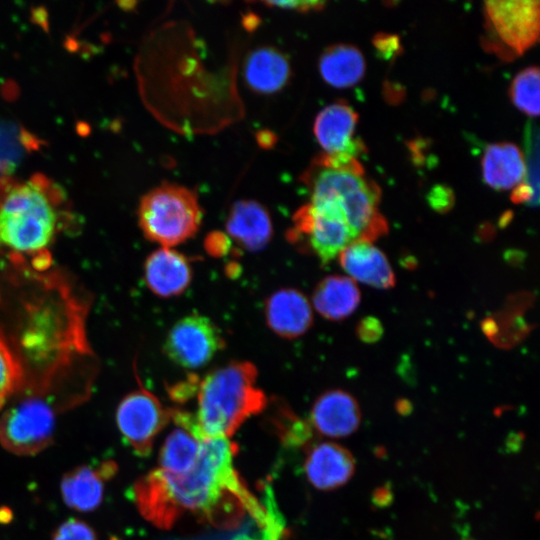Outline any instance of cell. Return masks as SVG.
<instances>
[{"label":"cell","instance_id":"obj_1","mask_svg":"<svg viewBox=\"0 0 540 540\" xmlns=\"http://www.w3.org/2000/svg\"><path fill=\"white\" fill-rule=\"evenodd\" d=\"M0 330L24 374L21 391L51 392L92 383L85 331L88 303L69 277L5 262Z\"/></svg>","mask_w":540,"mask_h":540},{"label":"cell","instance_id":"obj_2","mask_svg":"<svg viewBox=\"0 0 540 540\" xmlns=\"http://www.w3.org/2000/svg\"><path fill=\"white\" fill-rule=\"evenodd\" d=\"M237 447L229 438L202 440L194 467L173 474L158 468L138 479L132 498L140 514L160 529L192 515L210 525L233 530L265 506L233 466Z\"/></svg>","mask_w":540,"mask_h":540},{"label":"cell","instance_id":"obj_3","mask_svg":"<svg viewBox=\"0 0 540 540\" xmlns=\"http://www.w3.org/2000/svg\"><path fill=\"white\" fill-rule=\"evenodd\" d=\"M74 224L61 188L43 175L0 178V258L35 271L52 268V247Z\"/></svg>","mask_w":540,"mask_h":540},{"label":"cell","instance_id":"obj_4","mask_svg":"<svg viewBox=\"0 0 540 540\" xmlns=\"http://www.w3.org/2000/svg\"><path fill=\"white\" fill-rule=\"evenodd\" d=\"M258 372L248 361H231L199 380L196 411L171 408V420L200 440L229 438L251 416L268 406L257 386Z\"/></svg>","mask_w":540,"mask_h":540},{"label":"cell","instance_id":"obj_5","mask_svg":"<svg viewBox=\"0 0 540 540\" xmlns=\"http://www.w3.org/2000/svg\"><path fill=\"white\" fill-rule=\"evenodd\" d=\"M310 192V201L336 204L355 236L372 243L388 232V223L378 210L380 188L365 172H356L328 164L317 155L301 175Z\"/></svg>","mask_w":540,"mask_h":540},{"label":"cell","instance_id":"obj_6","mask_svg":"<svg viewBox=\"0 0 540 540\" xmlns=\"http://www.w3.org/2000/svg\"><path fill=\"white\" fill-rule=\"evenodd\" d=\"M69 408L60 395L19 391L2 410L0 444L20 456L41 452L54 440L57 417Z\"/></svg>","mask_w":540,"mask_h":540},{"label":"cell","instance_id":"obj_7","mask_svg":"<svg viewBox=\"0 0 540 540\" xmlns=\"http://www.w3.org/2000/svg\"><path fill=\"white\" fill-rule=\"evenodd\" d=\"M202 216L195 192L173 183H163L147 192L138 208L139 226L144 236L165 248L193 237Z\"/></svg>","mask_w":540,"mask_h":540},{"label":"cell","instance_id":"obj_8","mask_svg":"<svg viewBox=\"0 0 540 540\" xmlns=\"http://www.w3.org/2000/svg\"><path fill=\"white\" fill-rule=\"evenodd\" d=\"M486 47L506 60L523 54L539 37L538 1H486Z\"/></svg>","mask_w":540,"mask_h":540},{"label":"cell","instance_id":"obj_9","mask_svg":"<svg viewBox=\"0 0 540 540\" xmlns=\"http://www.w3.org/2000/svg\"><path fill=\"white\" fill-rule=\"evenodd\" d=\"M292 222L289 240L307 248L323 264L329 263L356 239L341 216L310 202L294 213Z\"/></svg>","mask_w":540,"mask_h":540},{"label":"cell","instance_id":"obj_10","mask_svg":"<svg viewBox=\"0 0 540 540\" xmlns=\"http://www.w3.org/2000/svg\"><path fill=\"white\" fill-rule=\"evenodd\" d=\"M171 421V408L142 385L118 404L116 424L126 443L139 456H147L156 436Z\"/></svg>","mask_w":540,"mask_h":540},{"label":"cell","instance_id":"obj_11","mask_svg":"<svg viewBox=\"0 0 540 540\" xmlns=\"http://www.w3.org/2000/svg\"><path fill=\"white\" fill-rule=\"evenodd\" d=\"M225 347L219 327L208 317L192 313L179 319L164 340L165 355L185 369L206 366Z\"/></svg>","mask_w":540,"mask_h":540},{"label":"cell","instance_id":"obj_12","mask_svg":"<svg viewBox=\"0 0 540 540\" xmlns=\"http://www.w3.org/2000/svg\"><path fill=\"white\" fill-rule=\"evenodd\" d=\"M308 421L317 434L329 438L346 437L358 429L361 410L349 392L331 389L315 400Z\"/></svg>","mask_w":540,"mask_h":540},{"label":"cell","instance_id":"obj_13","mask_svg":"<svg viewBox=\"0 0 540 540\" xmlns=\"http://www.w3.org/2000/svg\"><path fill=\"white\" fill-rule=\"evenodd\" d=\"M117 472V464L106 460L96 466L80 465L65 473L60 492L64 503L78 512H91L103 501L105 484Z\"/></svg>","mask_w":540,"mask_h":540},{"label":"cell","instance_id":"obj_14","mask_svg":"<svg viewBox=\"0 0 540 540\" xmlns=\"http://www.w3.org/2000/svg\"><path fill=\"white\" fill-rule=\"evenodd\" d=\"M357 122V112L343 101L322 109L314 122V134L324 153H346L357 158L364 152V143L353 138Z\"/></svg>","mask_w":540,"mask_h":540},{"label":"cell","instance_id":"obj_15","mask_svg":"<svg viewBox=\"0 0 540 540\" xmlns=\"http://www.w3.org/2000/svg\"><path fill=\"white\" fill-rule=\"evenodd\" d=\"M305 451L304 472L308 481L317 489L327 491L339 488L355 472L353 455L337 443H312Z\"/></svg>","mask_w":540,"mask_h":540},{"label":"cell","instance_id":"obj_16","mask_svg":"<svg viewBox=\"0 0 540 540\" xmlns=\"http://www.w3.org/2000/svg\"><path fill=\"white\" fill-rule=\"evenodd\" d=\"M268 327L278 336L297 338L308 331L313 322L309 300L297 289L283 288L269 296L265 304Z\"/></svg>","mask_w":540,"mask_h":540},{"label":"cell","instance_id":"obj_17","mask_svg":"<svg viewBox=\"0 0 540 540\" xmlns=\"http://www.w3.org/2000/svg\"><path fill=\"white\" fill-rule=\"evenodd\" d=\"M147 287L157 296L168 298L182 294L192 280L188 258L172 248L160 247L144 263Z\"/></svg>","mask_w":540,"mask_h":540},{"label":"cell","instance_id":"obj_18","mask_svg":"<svg viewBox=\"0 0 540 540\" xmlns=\"http://www.w3.org/2000/svg\"><path fill=\"white\" fill-rule=\"evenodd\" d=\"M338 256L351 279L379 289L395 286L394 271L386 255L372 243L354 240Z\"/></svg>","mask_w":540,"mask_h":540},{"label":"cell","instance_id":"obj_19","mask_svg":"<svg viewBox=\"0 0 540 540\" xmlns=\"http://www.w3.org/2000/svg\"><path fill=\"white\" fill-rule=\"evenodd\" d=\"M226 229L230 238L250 252L264 248L273 232L268 211L253 200L234 203L227 218Z\"/></svg>","mask_w":540,"mask_h":540},{"label":"cell","instance_id":"obj_20","mask_svg":"<svg viewBox=\"0 0 540 540\" xmlns=\"http://www.w3.org/2000/svg\"><path fill=\"white\" fill-rule=\"evenodd\" d=\"M361 294L355 281L342 275H329L315 287L312 303L324 318L340 321L359 306Z\"/></svg>","mask_w":540,"mask_h":540},{"label":"cell","instance_id":"obj_21","mask_svg":"<svg viewBox=\"0 0 540 540\" xmlns=\"http://www.w3.org/2000/svg\"><path fill=\"white\" fill-rule=\"evenodd\" d=\"M483 178L496 190L516 187L525 177L524 157L512 143L488 145L482 158Z\"/></svg>","mask_w":540,"mask_h":540},{"label":"cell","instance_id":"obj_22","mask_svg":"<svg viewBox=\"0 0 540 540\" xmlns=\"http://www.w3.org/2000/svg\"><path fill=\"white\" fill-rule=\"evenodd\" d=\"M245 79L248 85L261 93H272L281 89L290 75L286 57L274 48H259L247 58Z\"/></svg>","mask_w":540,"mask_h":540},{"label":"cell","instance_id":"obj_23","mask_svg":"<svg viewBox=\"0 0 540 540\" xmlns=\"http://www.w3.org/2000/svg\"><path fill=\"white\" fill-rule=\"evenodd\" d=\"M319 70L323 79L331 86L348 88L363 78L365 60L357 47L350 44H335L321 55Z\"/></svg>","mask_w":540,"mask_h":540},{"label":"cell","instance_id":"obj_24","mask_svg":"<svg viewBox=\"0 0 540 540\" xmlns=\"http://www.w3.org/2000/svg\"><path fill=\"white\" fill-rule=\"evenodd\" d=\"M202 440L177 426L165 439L158 458V469L181 474L190 471L201 452Z\"/></svg>","mask_w":540,"mask_h":540},{"label":"cell","instance_id":"obj_25","mask_svg":"<svg viewBox=\"0 0 540 540\" xmlns=\"http://www.w3.org/2000/svg\"><path fill=\"white\" fill-rule=\"evenodd\" d=\"M270 490V489H269ZM268 490L265 508L255 514H249L241 528L233 529V534L221 540H280L284 535V521Z\"/></svg>","mask_w":540,"mask_h":540},{"label":"cell","instance_id":"obj_26","mask_svg":"<svg viewBox=\"0 0 540 540\" xmlns=\"http://www.w3.org/2000/svg\"><path fill=\"white\" fill-rule=\"evenodd\" d=\"M271 423L285 444L307 448L313 443L314 430L309 421L299 418L281 402H274Z\"/></svg>","mask_w":540,"mask_h":540},{"label":"cell","instance_id":"obj_27","mask_svg":"<svg viewBox=\"0 0 540 540\" xmlns=\"http://www.w3.org/2000/svg\"><path fill=\"white\" fill-rule=\"evenodd\" d=\"M539 69L530 66L520 71L513 79L509 94L514 105L525 114H539Z\"/></svg>","mask_w":540,"mask_h":540},{"label":"cell","instance_id":"obj_28","mask_svg":"<svg viewBox=\"0 0 540 540\" xmlns=\"http://www.w3.org/2000/svg\"><path fill=\"white\" fill-rule=\"evenodd\" d=\"M24 384L22 367L0 330V411Z\"/></svg>","mask_w":540,"mask_h":540},{"label":"cell","instance_id":"obj_29","mask_svg":"<svg viewBox=\"0 0 540 540\" xmlns=\"http://www.w3.org/2000/svg\"><path fill=\"white\" fill-rule=\"evenodd\" d=\"M525 177L524 183L539 198V129L535 122L528 121L524 129Z\"/></svg>","mask_w":540,"mask_h":540},{"label":"cell","instance_id":"obj_30","mask_svg":"<svg viewBox=\"0 0 540 540\" xmlns=\"http://www.w3.org/2000/svg\"><path fill=\"white\" fill-rule=\"evenodd\" d=\"M52 540H98L93 528L86 522L70 518L54 532Z\"/></svg>","mask_w":540,"mask_h":540},{"label":"cell","instance_id":"obj_31","mask_svg":"<svg viewBox=\"0 0 540 540\" xmlns=\"http://www.w3.org/2000/svg\"><path fill=\"white\" fill-rule=\"evenodd\" d=\"M356 335L365 343H374L383 335V326L379 319L368 316L358 322Z\"/></svg>","mask_w":540,"mask_h":540},{"label":"cell","instance_id":"obj_32","mask_svg":"<svg viewBox=\"0 0 540 540\" xmlns=\"http://www.w3.org/2000/svg\"><path fill=\"white\" fill-rule=\"evenodd\" d=\"M430 206L440 213L449 211L454 203V196L451 189L446 186H435L428 195Z\"/></svg>","mask_w":540,"mask_h":540},{"label":"cell","instance_id":"obj_33","mask_svg":"<svg viewBox=\"0 0 540 540\" xmlns=\"http://www.w3.org/2000/svg\"><path fill=\"white\" fill-rule=\"evenodd\" d=\"M373 44L380 56L389 59L400 50V41L396 35L380 33L374 37Z\"/></svg>","mask_w":540,"mask_h":540},{"label":"cell","instance_id":"obj_34","mask_svg":"<svg viewBox=\"0 0 540 540\" xmlns=\"http://www.w3.org/2000/svg\"><path fill=\"white\" fill-rule=\"evenodd\" d=\"M267 6H275L283 9H291L299 12H309L312 10H320L325 3L322 1H281V2H264Z\"/></svg>","mask_w":540,"mask_h":540},{"label":"cell","instance_id":"obj_35","mask_svg":"<svg viewBox=\"0 0 540 540\" xmlns=\"http://www.w3.org/2000/svg\"><path fill=\"white\" fill-rule=\"evenodd\" d=\"M229 237L222 233H212L206 240L207 250L211 254L222 255L227 251Z\"/></svg>","mask_w":540,"mask_h":540},{"label":"cell","instance_id":"obj_36","mask_svg":"<svg viewBox=\"0 0 540 540\" xmlns=\"http://www.w3.org/2000/svg\"><path fill=\"white\" fill-rule=\"evenodd\" d=\"M391 498L392 494L390 493V490L386 488L378 489L373 496L374 502L379 506L387 505L389 503V499Z\"/></svg>","mask_w":540,"mask_h":540},{"label":"cell","instance_id":"obj_37","mask_svg":"<svg viewBox=\"0 0 540 540\" xmlns=\"http://www.w3.org/2000/svg\"><path fill=\"white\" fill-rule=\"evenodd\" d=\"M396 409L401 414H407L411 411V404L407 400H399L396 403Z\"/></svg>","mask_w":540,"mask_h":540}]
</instances>
